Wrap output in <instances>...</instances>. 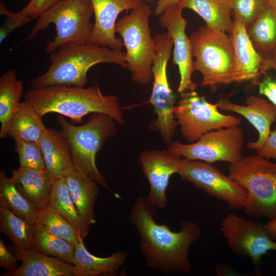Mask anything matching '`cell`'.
<instances>
[{
    "mask_svg": "<svg viewBox=\"0 0 276 276\" xmlns=\"http://www.w3.org/2000/svg\"><path fill=\"white\" fill-rule=\"evenodd\" d=\"M157 208L147 197L139 196L128 216L140 237V249L147 267L165 274H188L192 270L189 260L191 245L202 234L199 225L183 220L180 230L173 232L154 218Z\"/></svg>",
    "mask_w": 276,
    "mask_h": 276,
    "instance_id": "obj_1",
    "label": "cell"
},
{
    "mask_svg": "<svg viewBox=\"0 0 276 276\" xmlns=\"http://www.w3.org/2000/svg\"><path fill=\"white\" fill-rule=\"evenodd\" d=\"M24 101L41 117L54 112L80 123L89 113L102 112L111 116L119 125H125L117 96L103 94L97 84L87 87L66 85L32 87L26 91Z\"/></svg>",
    "mask_w": 276,
    "mask_h": 276,
    "instance_id": "obj_2",
    "label": "cell"
},
{
    "mask_svg": "<svg viewBox=\"0 0 276 276\" xmlns=\"http://www.w3.org/2000/svg\"><path fill=\"white\" fill-rule=\"evenodd\" d=\"M125 52L90 42L66 45L50 54L47 71L31 82L32 88L56 85L84 87L87 74L94 65L109 63L123 68L127 66Z\"/></svg>",
    "mask_w": 276,
    "mask_h": 276,
    "instance_id": "obj_3",
    "label": "cell"
},
{
    "mask_svg": "<svg viewBox=\"0 0 276 276\" xmlns=\"http://www.w3.org/2000/svg\"><path fill=\"white\" fill-rule=\"evenodd\" d=\"M228 176L245 189L243 210L254 219L276 217V163L258 155L229 164Z\"/></svg>",
    "mask_w": 276,
    "mask_h": 276,
    "instance_id": "obj_4",
    "label": "cell"
},
{
    "mask_svg": "<svg viewBox=\"0 0 276 276\" xmlns=\"http://www.w3.org/2000/svg\"><path fill=\"white\" fill-rule=\"evenodd\" d=\"M57 122L69 144L75 169L109 189L97 167L96 157L105 141L117 133L114 119L109 114L95 112L83 125H73L60 116Z\"/></svg>",
    "mask_w": 276,
    "mask_h": 276,
    "instance_id": "obj_5",
    "label": "cell"
},
{
    "mask_svg": "<svg viewBox=\"0 0 276 276\" xmlns=\"http://www.w3.org/2000/svg\"><path fill=\"white\" fill-rule=\"evenodd\" d=\"M152 14L150 6L144 3L126 11L115 26L125 47V60L131 73L133 81L147 85L153 78L152 67L156 53L155 40L152 37L150 17Z\"/></svg>",
    "mask_w": 276,
    "mask_h": 276,
    "instance_id": "obj_6",
    "label": "cell"
},
{
    "mask_svg": "<svg viewBox=\"0 0 276 276\" xmlns=\"http://www.w3.org/2000/svg\"><path fill=\"white\" fill-rule=\"evenodd\" d=\"M94 10L89 0H59L52 8L40 16L32 31L24 41L34 39L51 24L56 26V36L47 43L48 54L61 47L87 42L94 24L90 21Z\"/></svg>",
    "mask_w": 276,
    "mask_h": 276,
    "instance_id": "obj_7",
    "label": "cell"
},
{
    "mask_svg": "<svg viewBox=\"0 0 276 276\" xmlns=\"http://www.w3.org/2000/svg\"><path fill=\"white\" fill-rule=\"evenodd\" d=\"M196 71L202 76V86L233 82L234 52L230 36L208 26H201L189 36Z\"/></svg>",
    "mask_w": 276,
    "mask_h": 276,
    "instance_id": "obj_8",
    "label": "cell"
},
{
    "mask_svg": "<svg viewBox=\"0 0 276 276\" xmlns=\"http://www.w3.org/2000/svg\"><path fill=\"white\" fill-rule=\"evenodd\" d=\"M180 96L174 106V114L182 136L190 143L208 132L241 123V118L221 113L217 103L209 102L195 90L180 93Z\"/></svg>",
    "mask_w": 276,
    "mask_h": 276,
    "instance_id": "obj_9",
    "label": "cell"
},
{
    "mask_svg": "<svg viewBox=\"0 0 276 276\" xmlns=\"http://www.w3.org/2000/svg\"><path fill=\"white\" fill-rule=\"evenodd\" d=\"M243 139L242 128L235 126L208 132L190 144L170 143L168 150L190 160L232 164L242 157Z\"/></svg>",
    "mask_w": 276,
    "mask_h": 276,
    "instance_id": "obj_10",
    "label": "cell"
},
{
    "mask_svg": "<svg viewBox=\"0 0 276 276\" xmlns=\"http://www.w3.org/2000/svg\"><path fill=\"white\" fill-rule=\"evenodd\" d=\"M220 231L231 250L240 258L249 257L257 272L262 257L276 251V242L264 224L254 219L229 213L222 219Z\"/></svg>",
    "mask_w": 276,
    "mask_h": 276,
    "instance_id": "obj_11",
    "label": "cell"
},
{
    "mask_svg": "<svg viewBox=\"0 0 276 276\" xmlns=\"http://www.w3.org/2000/svg\"><path fill=\"white\" fill-rule=\"evenodd\" d=\"M209 195L225 202L232 209H243L247 195L245 188L208 163L181 158L177 173Z\"/></svg>",
    "mask_w": 276,
    "mask_h": 276,
    "instance_id": "obj_12",
    "label": "cell"
},
{
    "mask_svg": "<svg viewBox=\"0 0 276 276\" xmlns=\"http://www.w3.org/2000/svg\"><path fill=\"white\" fill-rule=\"evenodd\" d=\"M182 10L177 5L172 6L158 19L160 26L167 29L173 42V62L179 69L180 81L177 91L180 94L186 90H195L197 86L192 80V74L196 71L195 61L192 44L186 34L187 21L182 16Z\"/></svg>",
    "mask_w": 276,
    "mask_h": 276,
    "instance_id": "obj_13",
    "label": "cell"
},
{
    "mask_svg": "<svg viewBox=\"0 0 276 276\" xmlns=\"http://www.w3.org/2000/svg\"><path fill=\"white\" fill-rule=\"evenodd\" d=\"M182 157L168 150H145L139 160L149 184L147 198L157 209L167 205L166 191L172 175L177 173Z\"/></svg>",
    "mask_w": 276,
    "mask_h": 276,
    "instance_id": "obj_14",
    "label": "cell"
},
{
    "mask_svg": "<svg viewBox=\"0 0 276 276\" xmlns=\"http://www.w3.org/2000/svg\"><path fill=\"white\" fill-rule=\"evenodd\" d=\"M94 10V26L88 42L121 50L124 43L116 36L115 26L119 15L144 4L142 0H89Z\"/></svg>",
    "mask_w": 276,
    "mask_h": 276,
    "instance_id": "obj_15",
    "label": "cell"
},
{
    "mask_svg": "<svg viewBox=\"0 0 276 276\" xmlns=\"http://www.w3.org/2000/svg\"><path fill=\"white\" fill-rule=\"evenodd\" d=\"M234 16L230 33L234 52V68L232 81L241 82L252 80L257 84L262 76L264 60L254 48L242 21Z\"/></svg>",
    "mask_w": 276,
    "mask_h": 276,
    "instance_id": "obj_16",
    "label": "cell"
},
{
    "mask_svg": "<svg viewBox=\"0 0 276 276\" xmlns=\"http://www.w3.org/2000/svg\"><path fill=\"white\" fill-rule=\"evenodd\" d=\"M219 110L238 113L244 117L257 130L259 138L256 142H249L247 147L257 150L264 144L270 132L271 124L276 121V108L264 98L250 95L246 99V105L231 102L227 99L218 102Z\"/></svg>",
    "mask_w": 276,
    "mask_h": 276,
    "instance_id": "obj_17",
    "label": "cell"
},
{
    "mask_svg": "<svg viewBox=\"0 0 276 276\" xmlns=\"http://www.w3.org/2000/svg\"><path fill=\"white\" fill-rule=\"evenodd\" d=\"M9 250L21 261V265L6 275L11 276H78L72 264L59 258L43 255L34 248L21 249L14 245Z\"/></svg>",
    "mask_w": 276,
    "mask_h": 276,
    "instance_id": "obj_18",
    "label": "cell"
},
{
    "mask_svg": "<svg viewBox=\"0 0 276 276\" xmlns=\"http://www.w3.org/2000/svg\"><path fill=\"white\" fill-rule=\"evenodd\" d=\"M38 143L45 170L53 180L66 177L76 170L69 144L62 131L47 128Z\"/></svg>",
    "mask_w": 276,
    "mask_h": 276,
    "instance_id": "obj_19",
    "label": "cell"
},
{
    "mask_svg": "<svg viewBox=\"0 0 276 276\" xmlns=\"http://www.w3.org/2000/svg\"><path fill=\"white\" fill-rule=\"evenodd\" d=\"M16 188L38 211L48 205L53 180L45 170L18 168L11 177Z\"/></svg>",
    "mask_w": 276,
    "mask_h": 276,
    "instance_id": "obj_20",
    "label": "cell"
},
{
    "mask_svg": "<svg viewBox=\"0 0 276 276\" xmlns=\"http://www.w3.org/2000/svg\"><path fill=\"white\" fill-rule=\"evenodd\" d=\"M74 266L78 276L114 275L126 263L127 254L118 251L104 258L90 254L84 245L83 240L75 245Z\"/></svg>",
    "mask_w": 276,
    "mask_h": 276,
    "instance_id": "obj_21",
    "label": "cell"
},
{
    "mask_svg": "<svg viewBox=\"0 0 276 276\" xmlns=\"http://www.w3.org/2000/svg\"><path fill=\"white\" fill-rule=\"evenodd\" d=\"M177 5L182 9H189L198 14L209 28L225 33H231L234 21L231 0H181Z\"/></svg>",
    "mask_w": 276,
    "mask_h": 276,
    "instance_id": "obj_22",
    "label": "cell"
},
{
    "mask_svg": "<svg viewBox=\"0 0 276 276\" xmlns=\"http://www.w3.org/2000/svg\"><path fill=\"white\" fill-rule=\"evenodd\" d=\"M66 177L71 197L81 217L89 226L95 224L99 183L76 170Z\"/></svg>",
    "mask_w": 276,
    "mask_h": 276,
    "instance_id": "obj_23",
    "label": "cell"
},
{
    "mask_svg": "<svg viewBox=\"0 0 276 276\" xmlns=\"http://www.w3.org/2000/svg\"><path fill=\"white\" fill-rule=\"evenodd\" d=\"M42 118L30 104L19 102L9 121L8 135L38 143L47 129Z\"/></svg>",
    "mask_w": 276,
    "mask_h": 276,
    "instance_id": "obj_24",
    "label": "cell"
},
{
    "mask_svg": "<svg viewBox=\"0 0 276 276\" xmlns=\"http://www.w3.org/2000/svg\"><path fill=\"white\" fill-rule=\"evenodd\" d=\"M246 31L254 48L264 61L271 59L276 52V11L269 3Z\"/></svg>",
    "mask_w": 276,
    "mask_h": 276,
    "instance_id": "obj_25",
    "label": "cell"
},
{
    "mask_svg": "<svg viewBox=\"0 0 276 276\" xmlns=\"http://www.w3.org/2000/svg\"><path fill=\"white\" fill-rule=\"evenodd\" d=\"M48 205L76 227L84 240L89 233L90 226L81 217L74 204L66 177L53 180Z\"/></svg>",
    "mask_w": 276,
    "mask_h": 276,
    "instance_id": "obj_26",
    "label": "cell"
},
{
    "mask_svg": "<svg viewBox=\"0 0 276 276\" xmlns=\"http://www.w3.org/2000/svg\"><path fill=\"white\" fill-rule=\"evenodd\" d=\"M24 90L22 81L16 78L15 69L6 72L0 78V138L8 136L10 117L19 103Z\"/></svg>",
    "mask_w": 276,
    "mask_h": 276,
    "instance_id": "obj_27",
    "label": "cell"
},
{
    "mask_svg": "<svg viewBox=\"0 0 276 276\" xmlns=\"http://www.w3.org/2000/svg\"><path fill=\"white\" fill-rule=\"evenodd\" d=\"M33 248L43 255L74 264V245L52 234L44 225L37 222L33 226Z\"/></svg>",
    "mask_w": 276,
    "mask_h": 276,
    "instance_id": "obj_28",
    "label": "cell"
},
{
    "mask_svg": "<svg viewBox=\"0 0 276 276\" xmlns=\"http://www.w3.org/2000/svg\"><path fill=\"white\" fill-rule=\"evenodd\" d=\"M0 205L31 225L37 222L38 211L22 195L12 178L8 177L3 170L0 172Z\"/></svg>",
    "mask_w": 276,
    "mask_h": 276,
    "instance_id": "obj_29",
    "label": "cell"
},
{
    "mask_svg": "<svg viewBox=\"0 0 276 276\" xmlns=\"http://www.w3.org/2000/svg\"><path fill=\"white\" fill-rule=\"evenodd\" d=\"M33 226L0 205V231L11 239L16 247L21 249L33 248Z\"/></svg>",
    "mask_w": 276,
    "mask_h": 276,
    "instance_id": "obj_30",
    "label": "cell"
},
{
    "mask_svg": "<svg viewBox=\"0 0 276 276\" xmlns=\"http://www.w3.org/2000/svg\"><path fill=\"white\" fill-rule=\"evenodd\" d=\"M37 222L44 225L52 234L74 245L83 239L76 227L49 205L38 210Z\"/></svg>",
    "mask_w": 276,
    "mask_h": 276,
    "instance_id": "obj_31",
    "label": "cell"
},
{
    "mask_svg": "<svg viewBox=\"0 0 276 276\" xmlns=\"http://www.w3.org/2000/svg\"><path fill=\"white\" fill-rule=\"evenodd\" d=\"M18 153L19 168L45 170L43 154L38 143L13 137Z\"/></svg>",
    "mask_w": 276,
    "mask_h": 276,
    "instance_id": "obj_32",
    "label": "cell"
},
{
    "mask_svg": "<svg viewBox=\"0 0 276 276\" xmlns=\"http://www.w3.org/2000/svg\"><path fill=\"white\" fill-rule=\"evenodd\" d=\"M234 16L243 22L246 29L252 25L268 4V0H231Z\"/></svg>",
    "mask_w": 276,
    "mask_h": 276,
    "instance_id": "obj_33",
    "label": "cell"
},
{
    "mask_svg": "<svg viewBox=\"0 0 276 276\" xmlns=\"http://www.w3.org/2000/svg\"><path fill=\"white\" fill-rule=\"evenodd\" d=\"M0 13L6 16V19L0 28V42H2L8 36L16 29L29 23L32 19L30 17L22 13L13 12L6 8L3 2H1Z\"/></svg>",
    "mask_w": 276,
    "mask_h": 276,
    "instance_id": "obj_34",
    "label": "cell"
},
{
    "mask_svg": "<svg viewBox=\"0 0 276 276\" xmlns=\"http://www.w3.org/2000/svg\"><path fill=\"white\" fill-rule=\"evenodd\" d=\"M59 0H30L20 11L32 19L38 18L54 6Z\"/></svg>",
    "mask_w": 276,
    "mask_h": 276,
    "instance_id": "obj_35",
    "label": "cell"
},
{
    "mask_svg": "<svg viewBox=\"0 0 276 276\" xmlns=\"http://www.w3.org/2000/svg\"><path fill=\"white\" fill-rule=\"evenodd\" d=\"M270 70H274L276 72V66H272ZM263 76L262 80L257 84L259 93L265 96L276 108V79L267 73L264 74Z\"/></svg>",
    "mask_w": 276,
    "mask_h": 276,
    "instance_id": "obj_36",
    "label": "cell"
},
{
    "mask_svg": "<svg viewBox=\"0 0 276 276\" xmlns=\"http://www.w3.org/2000/svg\"><path fill=\"white\" fill-rule=\"evenodd\" d=\"M256 154L263 158L276 159V128L271 130L263 146L256 150Z\"/></svg>",
    "mask_w": 276,
    "mask_h": 276,
    "instance_id": "obj_37",
    "label": "cell"
},
{
    "mask_svg": "<svg viewBox=\"0 0 276 276\" xmlns=\"http://www.w3.org/2000/svg\"><path fill=\"white\" fill-rule=\"evenodd\" d=\"M19 261L17 257L5 246L0 239V266L8 271L15 270L18 267L16 262Z\"/></svg>",
    "mask_w": 276,
    "mask_h": 276,
    "instance_id": "obj_38",
    "label": "cell"
},
{
    "mask_svg": "<svg viewBox=\"0 0 276 276\" xmlns=\"http://www.w3.org/2000/svg\"><path fill=\"white\" fill-rule=\"evenodd\" d=\"M181 0H158L156 3L154 13L155 15L159 16L169 7L177 5Z\"/></svg>",
    "mask_w": 276,
    "mask_h": 276,
    "instance_id": "obj_39",
    "label": "cell"
},
{
    "mask_svg": "<svg viewBox=\"0 0 276 276\" xmlns=\"http://www.w3.org/2000/svg\"><path fill=\"white\" fill-rule=\"evenodd\" d=\"M264 226L270 237L276 242V217L269 220Z\"/></svg>",
    "mask_w": 276,
    "mask_h": 276,
    "instance_id": "obj_40",
    "label": "cell"
},
{
    "mask_svg": "<svg viewBox=\"0 0 276 276\" xmlns=\"http://www.w3.org/2000/svg\"><path fill=\"white\" fill-rule=\"evenodd\" d=\"M273 66H276V52L271 59L264 61L262 70V76L270 70Z\"/></svg>",
    "mask_w": 276,
    "mask_h": 276,
    "instance_id": "obj_41",
    "label": "cell"
},
{
    "mask_svg": "<svg viewBox=\"0 0 276 276\" xmlns=\"http://www.w3.org/2000/svg\"><path fill=\"white\" fill-rule=\"evenodd\" d=\"M269 4L276 11V0H268Z\"/></svg>",
    "mask_w": 276,
    "mask_h": 276,
    "instance_id": "obj_42",
    "label": "cell"
}]
</instances>
